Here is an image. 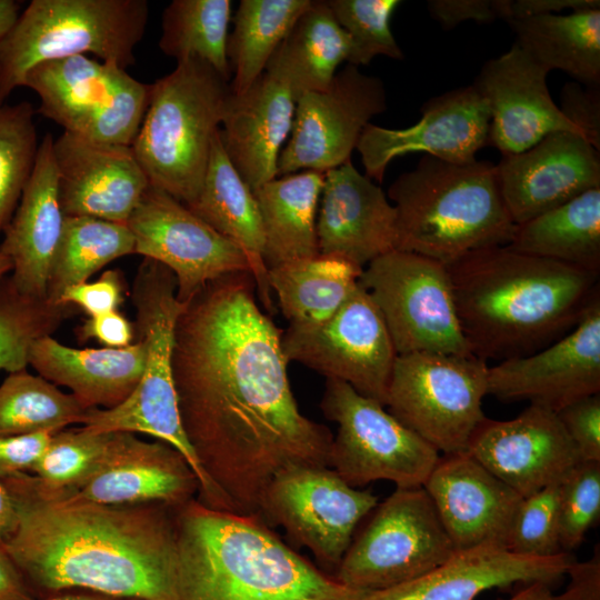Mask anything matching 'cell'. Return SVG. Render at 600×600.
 Returning a JSON list of instances; mask_svg holds the SVG:
<instances>
[{
    "label": "cell",
    "mask_w": 600,
    "mask_h": 600,
    "mask_svg": "<svg viewBox=\"0 0 600 600\" xmlns=\"http://www.w3.org/2000/svg\"><path fill=\"white\" fill-rule=\"evenodd\" d=\"M251 272L209 281L180 313L172 374L182 428L210 482L240 514H258L274 476L329 467L333 434L301 413L282 332L256 302Z\"/></svg>",
    "instance_id": "6da1fadb"
},
{
    "label": "cell",
    "mask_w": 600,
    "mask_h": 600,
    "mask_svg": "<svg viewBox=\"0 0 600 600\" xmlns=\"http://www.w3.org/2000/svg\"><path fill=\"white\" fill-rule=\"evenodd\" d=\"M17 526L2 548L36 587L113 599L178 600L174 509L107 506L40 492L29 473L2 480Z\"/></svg>",
    "instance_id": "7a4b0ae2"
},
{
    "label": "cell",
    "mask_w": 600,
    "mask_h": 600,
    "mask_svg": "<svg viewBox=\"0 0 600 600\" xmlns=\"http://www.w3.org/2000/svg\"><path fill=\"white\" fill-rule=\"evenodd\" d=\"M447 268L463 337L486 362L557 341L600 294L599 274L508 246L469 252Z\"/></svg>",
    "instance_id": "3957f363"
},
{
    "label": "cell",
    "mask_w": 600,
    "mask_h": 600,
    "mask_svg": "<svg viewBox=\"0 0 600 600\" xmlns=\"http://www.w3.org/2000/svg\"><path fill=\"white\" fill-rule=\"evenodd\" d=\"M173 511L178 600H362L368 593L318 569L259 514L196 498Z\"/></svg>",
    "instance_id": "277c9868"
},
{
    "label": "cell",
    "mask_w": 600,
    "mask_h": 600,
    "mask_svg": "<svg viewBox=\"0 0 600 600\" xmlns=\"http://www.w3.org/2000/svg\"><path fill=\"white\" fill-rule=\"evenodd\" d=\"M396 250L448 266L469 252L510 243L516 224L503 202L496 164L452 163L423 156L389 187Z\"/></svg>",
    "instance_id": "5b68a950"
},
{
    "label": "cell",
    "mask_w": 600,
    "mask_h": 600,
    "mask_svg": "<svg viewBox=\"0 0 600 600\" xmlns=\"http://www.w3.org/2000/svg\"><path fill=\"white\" fill-rule=\"evenodd\" d=\"M134 329L146 348L142 377L133 392L111 409H88L82 426L98 433H143L176 449L199 483L198 499L216 504L220 494L206 476L182 428L172 374L178 318L186 302L177 299L173 272L143 258L133 281Z\"/></svg>",
    "instance_id": "8992f818"
},
{
    "label": "cell",
    "mask_w": 600,
    "mask_h": 600,
    "mask_svg": "<svg viewBox=\"0 0 600 600\" xmlns=\"http://www.w3.org/2000/svg\"><path fill=\"white\" fill-rule=\"evenodd\" d=\"M230 93V81L197 58L151 83L131 146L151 186L184 204L196 199Z\"/></svg>",
    "instance_id": "52a82bcc"
},
{
    "label": "cell",
    "mask_w": 600,
    "mask_h": 600,
    "mask_svg": "<svg viewBox=\"0 0 600 600\" xmlns=\"http://www.w3.org/2000/svg\"><path fill=\"white\" fill-rule=\"evenodd\" d=\"M148 20L147 0H32L0 39V104L46 61L91 53L127 69Z\"/></svg>",
    "instance_id": "ba28073f"
},
{
    "label": "cell",
    "mask_w": 600,
    "mask_h": 600,
    "mask_svg": "<svg viewBox=\"0 0 600 600\" xmlns=\"http://www.w3.org/2000/svg\"><path fill=\"white\" fill-rule=\"evenodd\" d=\"M366 519L333 574L349 588L370 592L408 583L456 552L423 487L396 488Z\"/></svg>",
    "instance_id": "9c48e42d"
},
{
    "label": "cell",
    "mask_w": 600,
    "mask_h": 600,
    "mask_svg": "<svg viewBox=\"0 0 600 600\" xmlns=\"http://www.w3.org/2000/svg\"><path fill=\"white\" fill-rule=\"evenodd\" d=\"M488 362L474 354L397 356L386 407L438 452H466L487 418Z\"/></svg>",
    "instance_id": "30bf717a"
},
{
    "label": "cell",
    "mask_w": 600,
    "mask_h": 600,
    "mask_svg": "<svg viewBox=\"0 0 600 600\" xmlns=\"http://www.w3.org/2000/svg\"><path fill=\"white\" fill-rule=\"evenodd\" d=\"M40 100L39 113L66 132L103 143L132 146L151 84L113 62L86 54L42 62L24 80Z\"/></svg>",
    "instance_id": "8fae6325"
},
{
    "label": "cell",
    "mask_w": 600,
    "mask_h": 600,
    "mask_svg": "<svg viewBox=\"0 0 600 600\" xmlns=\"http://www.w3.org/2000/svg\"><path fill=\"white\" fill-rule=\"evenodd\" d=\"M320 408L338 423L329 467L353 488L379 480L397 488L422 487L440 458L384 406L343 381L326 380Z\"/></svg>",
    "instance_id": "7c38bea8"
},
{
    "label": "cell",
    "mask_w": 600,
    "mask_h": 600,
    "mask_svg": "<svg viewBox=\"0 0 600 600\" xmlns=\"http://www.w3.org/2000/svg\"><path fill=\"white\" fill-rule=\"evenodd\" d=\"M358 283L379 309L398 356L472 354L460 327L447 266L394 249L368 263Z\"/></svg>",
    "instance_id": "4fadbf2b"
},
{
    "label": "cell",
    "mask_w": 600,
    "mask_h": 600,
    "mask_svg": "<svg viewBox=\"0 0 600 600\" xmlns=\"http://www.w3.org/2000/svg\"><path fill=\"white\" fill-rule=\"evenodd\" d=\"M370 489L353 488L330 467L293 464L279 471L264 490L258 514L281 527L297 547L336 572L354 532L377 506Z\"/></svg>",
    "instance_id": "5bb4252c"
},
{
    "label": "cell",
    "mask_w": 600,
    "mask_h": 600,
    "mask_svg": "<svg viewBox=\"0 0 600 600\" xmlns=\"http://www.w3.org/2000/svg\"><path fill=\"white\" fill-rule=\"evenodd\" d=\"M281 341L288 362L343 381L386 407L398 354L379 309L359 283L327 320L307 328L289 326Z\"/></svg>",
    "instance_id": "9a60e30c"
},
{
    "label": "cell",
    "mask_w": 600,
    "mask_h": 600,
    "mask_svg": "<svg viewBox=\"0 0 600 600\" xmlns=\"http://www.w3.org/2000/svg\"><path fill=\"white\" fill-rule=\"evenodd\" d=\"M387 109L380 78L348 64L322 90L302 93L290 138L278 160V174L326 173L351 160L370 120Z\"/></svg>",
    "instance_id": "2e32d148"
},
{
    "label": "cell",
    "mask_w": 600,
    "mask_h": 600,
    "mask_svg": "<svg viewBox=\"0 0 600 600\" xmlns=\"http://www.w3.org/2000/svg\"><path fill=\"white\" fill-rule=\"evenodd\" d=\"M134 253L162 263L177 280V299L188 302L204 284L228 273L249 271L246 252L184 203L149 186L127 221Z\"/></svg>",
    "instance_id": "e0dca14e"
},
{
    "label": "cell",
    "mask_w": 600,
    "mask_h": 600,
    "mask_svg": "<svg viewBox=\"0 0 600 600\" xmlns=\"http://www.w3.org/2000/svg\"><path fill=\"white\" fill-rule=\"evenodd\" d=\"M600 393V294L567 334L537 352L488 368V394L554 412Z\"/></svg>",
    "instance_id": "ac0fdd59"
},
{
    "label": "cell",
    "mask_w": 600,
    "mask_h": 600,
    "mask_svg": "<svg viewBox=\"0 0 600 600\" xmlns=\"http://www.w3.org/2000/svg\"><path fill=\"white\" fill-rule=\"evenodd\" d=\"M421 119L404 129L369 123L357 144L366 176L382 182L388 164L412 152L452 163L473 162L488 146L490 110L473 84L430 98Z\"/></svg>",
    "instance_id": "d6986e66"
},
{
    "label": "cell",
    "mask_w": 600,
    "mask_h": 600,
    "mask_svg": "<svg viewBox=\"0 0 600 600\" xmlns=\"http://www.w3.org/2000/svg\"><path fill=\"white\" fill-rule=\"evenodd\" d=\"M466 452L522 498L560 482L581 461L557 412L538 404L510 420L486 418Z\"/></svg>",
    "instance_id": "ffe728a7"
},
{
    "label": "cell",
    "mask_w": 600,
    "mask_h": 600,
    "mask_svg": "<svg viewBox=\"0 0 600 600\" xmlns=\"http://www.w3.org/2000/svg\"><path fill=\"white\" fill-rule=\"evenodd\" d=\"M496 171L514 224L600 188L599 150L569 131L549 133L522 152L502 156Z\"/></svg>",
    "instance_id": "44dd1931"
},
{
    "label": "cell",
    "mask_w": 600,
    "mask_h": 600,
    "mask_svg": "<svg viewBox=\"0 0 600 600\" xmlns=\"http://www.w3.org/2000/svg\"><path fill=\"white\" fill-rule=\"evenodd\" d=\"M64 217L126 223L150 182L131 146L92 141L63 131L53 139Z\"/></svg>",
    "instance_id": "7402d4cb"
},
{
    "label": "cell",
    "mask_w": 600,
    "mask_h": 600,
    "mask_svg": "<svg viewBox=\"0 0 600 600\" xmlns=\"http://www.w3.org/2000/svg\"><path fill=\"white\" fill-rule=\"evenodd\" d=\"M548 73L514 42L488 60L473 81L490 110L488 146L502 156L522 152L552 132L581 134L552 100Z\"/></svg>",
    "instance_id": "603a6c76"
},
{
    "label": "cell",
    "mask_w": 600,
    "mask_h": 600,
    "mask_svg": "<svg viewBox=\"0 0 600 600\" xmlns=\"http://www.w3.org/2000/svg\"><path fill=\"white\" fill-rule=\"evenodd\" d=\"M422 487L456 551L483 546L508 550L522 497L467 452L440 457Z\"/></svg>",
    "instance_id": "cb8c5ba5"
},
{
    "label": "cell",
    "mask_w": 600,
    "mask_h": 600,
    "mask_svg": "<svg viewBox=\"0 0 600 600\" xmlns=\"http://www.w3.org/2000/svg\"><path fill=\"white\" fill-rule=\"evenodd\" d=\"M199 483L171 446L116 432L93 474L67 498L107 506L159 503L176 509L194 499Z\"/></svg>",
    "instance_id": "d4e9b609"
},
{
    "label": "cell",
    "mask_w": 600,
    "mask_h": 600,
    "mask_svg": "<svg viewBox=\"0 0 600 600\" xmlns=\"http://www.w3.org/2000/svg\"><path fill=\"white\" fill-rule=\"evenodd\" d=\"M396 219L383 190L349 160L324 173L317 214L319 254L364 268L396 249Z\"/></svg>",
    "instance_id": "484cf974"
},
{
    "label": "cell",
    "mask_w": 600,
    "mask_h": 600,
    "mask_svg": "<svg viewBox=\"0 0 600 600\" xmlns=\"http://www.w3.org/2000/svg\"><path fill=\"white\" fill-rule=\"evenodd\" d=\"M576 561L571 552L542 558L501 547H477L456 551L427 574L386 590L370 591L362 600H476L486 590L514 583L553 586Z\"/></svg>",
    "instance_id": "4316f807"
},
{
    "label": "cell",
    "mask_w": 600,
    "mask_h": 600,
    "mask_svg": "<svg viewBox=\"0 0 600 600\" xmlns=\"http://www.w3.org/2000/svg\"><path fill=\"white\" fill-rule=\"evenodd\" d=\"M297 100L289 83L270 69L247 91L228 98L221 141L252 192L278 176V160L292 129Z\"/></svg>",
    "instance_id": "83f0119b"
},
{
    "label": "cell",
    "mask_w": 600,
    "mask_h": 600,
    "mask_svg": "<svg viewBox=\"0 0 600 600\" xmlns=\"http://www.w3.org/2000/svg\"><path fill=\"white\" fill-rule=\"evenodd\" d=\"M53 139L47 133L39 143L32 174L0 243V253L11 260L10 278L17 290L42 300L47 299L49 270L66 218L59 200Z\"/></svg>",
    "instance_id": "f1b7e54d"
},
{
    "label": "cell",
    "mask_w": 600,
    "mask_h": 600,
    "mask_svg": "<svg viewBox=\"0 0 600 600\" xmlns=\"http://www.w3.org/2000/svg\"><path fill=\"white\" fill-rule=\"evenodd\" d=\"M146 348L138 340L124 348H71L51 336L37 339L28 363L42 378L67 387L84 409H111L138 386L144 369Z\"/></svg>",
    "instance_id": "f546056e"
},
{
    "label": "cell",
    "mask_w": 600,
    "mask_h": 600,
    "mask_svg": "<svg viewBox=\"0 0 600 600\" xmlns=\"http://www.w3.org/2000/svg\"><path fill=\"white\" fill-rule=\"evenodd\" d=\"M186 206L246 252L250 260L256 292L266 310L274 312L268 269L262 260L264 236L259 208L252 190L228 158L220 130L212 140L200 191L196 199Z\"/></svg>",
    "instance_id": "4dcf8cb0"
},
{
    "label": "cell",
    "mask_w": 600,
    "mask_h": 600,
    "mask_svg": "<svg viewBox=\"0 0 600 600\" xmlns=\"http://www.w3.org/2000/svg\"><path fill=\"white\" fill-rule=\"evenodd\" d=\"M324 173L274 178L253 191L263 229L267 269L319 254L317 214Z\"/></svg>",
    "instance_id": "1f68e13d"
},
{
    "label": "cell",
    "mask_w": 600,
    "mask_h": 600,
    "mask_svg": "<svg viewBox=\"0 0 600 600\" xmlns=\"http://www.w3.org/2000/svg\"><path fill=\"white\" fill-rule=\"evenodd\" d=\"M507 22L516 33L514 42L549 72L561 70L580 84L599 88L600 8Z\"/></svg>",
    "instance_id": "d6a6232c"
},
{
    "label": "cell",
    "mask_w": 600,
    "mask_h": 600,
    "mask_svg": "<svg viewBox=\"0 0 600 600\" xmlns=\"http://www.w3.org/2000/svg\"><path fill=\"white\" fill-rule=\"evenodd\" d=\"M507 246L600 276V188L516 224Z\"/></svg>",
    "instance_id": "836d02e7"
},
{
    "label": "cell",
    "mask_w": 600,
    "mask_h": 600,
    "mask_svg": "<svg viewBox=\"0 0 600 600\" xmlns=\"http://www.w3.org/2000/svg\"><path fill=\"white\" fill-rule=\"evenodd\" d=\"M350 53V37L327 2L311 1L266 69L282 77L299 99L304 92L324 89Z\"/></svg>",
    "instance_id": "e575fe53"
},
{
    "label": "cell",
    "mask_w": 600,
    "mask_h": 600,
    "mask_svg": "<svg viewBox=\"0 0 600 600\" xmlns=\"http://www.w3.org/2000/svg\"><path fill=\"white\" fill-rule=\"evenodd\" d=\"M363 268L339 257L318 254L268 269L289 326L307 328L331 317L358 284Z\"/></svg>",
    "instance_id": "d590c367"
},
{
    "label": "cell",
    "mask_w": 600,
    "mask_h": 600,
    "mask_svg": "<svg viewBox=\"0 0 600 600\" xmlns=\"http://www.w3.org/2000/svg\"><path fill=\"white\" fill-rule=\"evenodd\" d=\"M312 0H241L227 42L230 90L247 91Z\"/></svg>",
    "instance_id": "8d00e7d4"
},
{
    "label": "cell",
    "mask_w": 600,
    "mask_h": 600,
    "mask_svg": "<svg viewBox=\"0 0 600 600\" xmlns=\"http://www.w3.org/2000/svg\"><path fill=\"white\" fill-rule=\"evenodd\" d=\"M132 253L134 238L126 223L66 217L49 270L47 299L59 303L67 288L87 282L109 262Z\"/></svg>",
    "instance_id": "74e56055"
},
{
    "label": "cell",
    "mask_w": 600,
    "mask_h": 600,
    "mask_svg": "<svg viewBox=\"0 0 600 600\" xmlns=\"http://www.w3.org/2000/svg\"><path fill=\"white\" fill-rule=\"evenodd\" d=\"M230 0H173L162 13L160 50L177 62L191 58L209 63L230 81L227 57Z\"/></svg>",
    "instance_id": "f35d334b"
},
{
    "label": "cell",
    "mask_w": 600,
    "mask_h": 600,
    "mask_svg": "<svg viewBox=\"0 0 600 600\" xmlns=\"http://www.w3.org/2000/svg\"><path fill=\"white\" fill-rule=\"evenodd\" d=\"M87 410L71 393L27 369L9 373L0 384V436L57 432L82 424Z\"/></svg>",
    "instance_id": "ab89813d"
},
{
    "label": "cell",
    "mask_w": 600,
    "mask_h": 600,
    "mask_svg": "<svg viewBox=\"0 0 600 600\" xmlns=\"http://www.w3.org/2000/svg\"><path fill=\"white\" fill-rule=\"evenodd\" d=\"M72 308L24 296L10 277L0 279V370L26 369L32 343L51 336L73 313Z\"/></svg>",
    "instance_id": "60d3db41"
},
{
    "label": "cell",
    "mask_w": 600,
    "mask_h": 600,
    "mask_svg": "<svg viewBox=\"0 0 600 600\" xmlns=\"http://www.w3.org/2000/svg\"><path fill=\"white\" fill-rule=\"evenodd\" d=\"M111 434L93 432L83 426L54 432L31 470L32 483L47 496L72 494L102 462Z\"/></svg>",
    "instance_id": "b9f144b4"
},
{
    "label": "cell",
    "mask_w": 600,
    "mask_h": 600,
    "mask_svg": "<svg viewBox=\"0 0 600 600\" xmlns=\"http://www.w3.org/2000/svg\"><path fill=\"white\" fill-rule=\"evenodd\" d=\"M36 110L28 101L0 104V234L19 204L39 149Z\"/></svg>",
    "instance_id": "7bdbcfd3"
},
{
    "label": "cell",
    "mask_w": 600,
    "mask_h": 600,
    "mask_svg": "<svg viewBox=\"0 0 600 600\" xmlns=\"http://www.w3.org/2000/svg\"><path fill=\"white\" fill-rule=\"evenodd\" d=\"M334 18L351 40L348 64L359 68L368 64L376 56L402 60L403 53L397 43L390 21L399 0H327Z\"/></svg>",
    "instance_id": "ee69618b"
},
{
    "label": "cell",
    "mask_w": 600,
    "mask_h": 600,
    "mask_svg": "<svg viewBox=\"0 0 600 600\" xmlns=\"http://www.w3.org/2000/svg\"><path fill=\"white\" fill-rule=\"evenodd\" d=\"M600 517V461H580L559 482L558 527L563 552L579 547Z\"/></svg>",
    "instance_id": "f6af8a7d"
},
{
    "label": "cell",
    "mask_w": 600,
    "mask_h": 600,
    "mask_svg": "<svg viewBox=\"0 0 600 600\" xmlns=\"http://www.w3.org/2000/svg\"><path fill=\"white\" fill-rule=\"evenodd\" d=\"M559 482L522 498L512 523L508 550L522 556L562 553L558 527Z\"/></svg>",
    "instance_id": "bcb514c9"
},
{
    "label": "cell",
    "mask_w": 600,
    "mask_h": 600,
    "mask_svg": "<svg viewBox=\"0 0 600 600\" xmlns=\"http://www.w3.org/2000/svg\"><path fill=\"white\" fill-rule=\"evenodd\" d=\"M557 416L581 461H600V393L566 406Z\"/></svg>",
    "instance_id": "7dc6e473"
},
{
    "label": "cell",
    "mask_w": 600,
    "mask_h": 600,
    "mask_svg": "<svg viewBox=\"0 0 600 600\" xmlns=\"http://www.w3.org/2000/svg\"><path fill=\"white\" fill-rule=\"evenodd\" d=\"M567 576L569 583L563 592L556 594L552 586L544 582L526 584L509 600H600V553L593 551L590 559L576 561Z\"/></svg>",
    "instance_id": "c3c4849f"
},
{
    "label": "cell",
    "mask_w": 600,
    "mask_h": 600,
    "mask_svg": "<svg viewBox=\"0 0 600 600\" xmlns=\"http://www.w3.org/2000/svg\"><path fill=\"white\" fill-rule=\"evenodd\" d=\"M124 282L119 270H107L91 283L82 282L67 288L59 303L81 308L90 317L118 310L124 299Z\"/></svg>",
    "instance_id": "681fc988"
},
{
    "label": "cell",
    "mask_w": 600,
    "mask_h": 600,
    "mask_svg": "<svg viewBox=\"0 0 600 600\" xmlns=\"http://www.w3.org/2000/svg\"><path fill=\"white\" fill-rule=\"evenodd\" d=\"M562 114L597 149H600V91L582 88L579 82H568L561 91Z\"/></svg>",
    "instance_id": "f907efd6"
},
{
    "label": "cell",
    "mask_w": 600,
    "mask_h": 600,
    "mask_svg": "<svg viewBox=\"0 0 600 600\" xmlns=\"http://www.w3.org/2000/svg\"><path fill=\"white\" fill-rule=\"evenodd\" d=\"M509 0H429L430 16L443 29H452L461 22L472 20L491 23L497 19H508Z\"/></svg>",
    "instance_id": "816d5d0a"
},
{
    "label": "cell",
    "mask_w": 600,
    "mask_h": 600,
    "mask_svg": "<svg viewBox=\"0 0 600 600\" xmlns=\"http://www.w3.org/2000/svg\"><path fill=\"white\" fill-rule=\"evenodd\" d=\"M54 432L0 436V479L31 472Z\"/></svg>",
    "instance_id": "f5cc1de1"
},
{
    "label": "cell",
    "mask_w": 600,
    "mask_h": 600,
    "mask_svg": "<svg viewBox=\"0 0 600 600\" xmlns=\"http://www.w3.org/2000/svg\"><path fill=\"white\" fill-rule=\"evenodd\" d=\"M134 324L118 310L90 317L77 330L81 341L94 339L106 348H124L132 343Z\"/></svg>",
    "instance_id": "db71d44e"
},
{
    "label": "cell",
    "mask_w": 600,
    "mask_h": 600,
    "mask_svg": "<svg viewBox=\"0 0 600 600\" xmlns=\"http://www.w3.org/2000/svg\"><path fill=\"white\" fill-rule=\"evenodd\" d=\"M600 8L599 0H509L508 20L534 16L559 14L561 11H576Z\"/></svg>",
    "instance_id": "11a10c76"
},
{
    "label": "cell",
    "mask_w": 600,
    "mask_h": 600,
    "mask_svg": "<svg viewBox=\"0 0 600 600\" xmlns=\"http://www.w3.org/2000/svg\"><path fill=\"white\" fill-rule=\"evenodd\" d=\"M0 600H34L23 581V576L0 546Z\"/></svg>",
    "instance_id": "9f6ffc18"
},
{
    "label": "cell",
    "mask_w": 600,
    "mask_h": 600,
    "mask_svg": "<svg viewBox=\"0 0 600 600\" xmlns=\"http://www.w3.org/2000/svg\"><path fill=\"white\" fill-rule=\"evenodd\" d=\"M17 526V513L11 496L0 479V546L11 536Z\"/></svg>",
    "instance_id": "6f0895ef"
},
{
    "label": "cell",
    "mask_w": 600,
    "mask_h": 600,
    "mask_svg": "<svg viewBox=\"0 0 600 600\" xmlns=\"http://www.w3.org/2000/svg\"><path fill=\"white\" fill-rule=\"evenodd\" d=\"M20 2L0 0V39L9 31L20 14Z\"/></svg>",
    "instance_id": "680465c9"
},
{
    "label": "cell",
    "mask_w": 600,
    "mask_h": 600,
    "mask_svg": "<svg viewBox=\"0 0 600 600\" xmlns=\"http://www.w3.org/2000/svg\"><path fill=\"white\" fill-rule=\"evenodd\" d=\"M46 600H116L97 593H63L48 598Z\"/></svg>",
    "instance_id": "91938a15"
},
{
    "label": "cell",
    "mask_w": 600,
    "mask_h": 600,
    "mask_svg": "<svg viewBox=\"0 0 600 600\" xmlns=\"http://www.w3.org/2000/svg\"><path fill=\"white\" fill-rule=\"evenodd\" d=\"M9 271H12L11 260L8 257L0 253V279L6 277V274Z\"/></svg>",
    "instance_id": "94428289"
},
{
    "label": "cell",
    "mask_w": 600,
    "mask_h": 600,
    "mask_svg": "<svg viewBox=\"0 0 600 600\" xmlns=\"http://www.w3.org/2000/svg\"><path fill=\"white\" fill-rule=\"evenodd\" d=\"M116 600H141V599H116Z\"/></svg>",
    "instance_id": "6125c7cd"
}]
</instances>
